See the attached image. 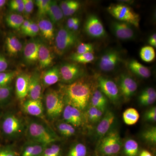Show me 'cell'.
<instances>
[{
	"instance_id": "1",
	"label": "cell",
	"mask_w": 156,
	"mask_h": 156,
	"mask_svg": "<svg viewBox=\"0 0 156 156\" xmlns=\"http://www.w3.org/2000/svg\"><path fill=\"white\" fill-rule=\"evenodd\" d=\"M91 84L87 80L81 78L74 83L63 85L60 88L65 104L84 110L87 108L91 95Z\"/></svg>"
},
{
	"instance_id": "2",
	"label": "cell",
	"mask_w": 156,
	"mask_h": 156,
	"mask_svg": "<svg viewBox=\"0 0 156 156\" xmlns=\"http://www.w3.org/2000/svg\"><path fill=\"white\" fill-rule=\"evenodd\" d=\"M25 131L28 140L48 145L59 140V136L45 123L30 120L27 124Z\"/></svg>"
},
{
	"instance_id": "3",
	"label": "cell",
	"mask_w": 156,
	"mask_h": 156,
	"mask_svg": "<svg viewBox=\"0 0 156 156\" xmlns=\"http://www.w3.org/2000/svg\"><path fill=\"white\" fill-rule=\"evenodd\" d=\"M0 128L4 136L10 139L20 137L26 130L22 119L11 112L3 115L0 122Z\"/></svg>"
},
{
	"instance_id": "4",
	"label": "cell",
	"mask_w": 156,
	"mask_h": 156,
	"mask_svg": "<svg viewBox=\"0 0 156 156\" xmlns=\"http://www.w3.org/2000/svg\"><path fill=\"white\" fill-rule=\"evenodd\" d=\"M122 146V140L119 132L113 130L101 138L96 151L99 156H114L119 152Z\"/></svg>"
},
{
	"instance_id": "5",
	"label": "cell",
	"mask_w": 156,
	"mask_h": 156,
	"mask_svg": "<svg viewBox=\"0 0 156 156\" xmlns=\"http://www.w3.org/2000/svg\"><path fill=\"white\" fill-rule=\"evenodd\" d=\"M107 11L118 21L127 23L138 28L140 16L131 7L123 4H112L107 8Z\"/></svg>"
},
{
	"instance_id": "6",
	"label": "cell",
	"mask_w": 156,
	"mask_h": 156,
	"mask_svg": "<svg viewBox=\"0 0 156 156\" xmlns=\"http://www.w3.org/2000/svg\"><path fill=\"white\" fill-rule=\"evenodd\" d=\"M44 100L46 112L49 119H55L62 114L65 104L59 91L49 89L45 94Z\"/></svg>"
},
{
	"instance_id": "7",
	"label": "cell",
	"mask_w": 156,
	"mask_h": 156,
	"mask_svg": "<svg viewBox=\"0 0 156 156\" xmlns=\"http://www.w3.org/2000/svg\"><path fill=\"white\" fill-rule=\"evenodd\" d=\"M78 41V36L74 32L64 27L60 28L54 38V51L58 55H63Z\"/></svg>"
},
{
	"instance_id": "8",
	"label": "cell",
	"mask_w": 156,
	"mask_h": 156,
	"mask_svg": "<svg viewBox=\"0 0 156 156\" xmlns=\"http://www.w3.org/2000/svg\"><path fill=\"white\" fill-rule=\"evenodd\" d=\"M60 80L65 84L74 83L82 78L84 75V69L74 63H63L59 68Z\"/></svg>"
},
{
	"instance_id": "9",
	"label": "cell",
	"mask_w": 156,
	"mask_h": 156,
	"mask_svg": "<svg viewBox=\"0 0 156 156\" xmlns=\"http://www.w3.org/2000/svg\"><path fill=\"white\" fill-rule=\"evenodd\" d=\"M84 29L86 34L92 38H102L106 35L102 22L94 14H91L87 17L84 25Z\"/></svg>"
},
{
	"instance_id": "10",
	"label": "cell",
	"mask_w": 156,
	"mask_h": 156,
	"mask_svg": "<svg viewBox=\"0 0 156 156\" xmlns=\"http://www.w3.org/2000/svg\"><path fill=\"white\" fill-rule=\"evenodd\" d=\"M121 61V56L116 50H109L104 53L99 58L98 66L104 72L112 71Z\"/></svg>"
},
{
	"instance_id": "11",
	"label": "cell",
	"mask_w": 156,
	"mask_h": 156,
	"mask_svg": "<svg viewBox=\"0 0 156 156\" xmlns=\"http://www.w3.org/2000/svg\"><path fill=\"white\" fill-rule=\"evenodd\" d=\"M98 83L100 90L112 102H116L119 99V90L113 81L105 77H98Z\"/></svg>"
},
{
	"instance_id": "12",
	"label": "cell",
	"mask_w": 156,
	"mask_h": 156,
	"mask_svg": "<svg viewBox=\"0 0 156 156\" xmlns=\"http://www.w3.org/2000/svg\"><path fill=\"white\" fill-rule=\"evenodd\" d=\"M111 29L116 37L124 41H131L135 37L133 26L122 21H115L112 22Z\"/></svg>"
},
{
	"instance_id": "13",
	"label": "cell",
	"mask_w": 156,
	"mask_h": 156,
	"mask_svg": "<svg viewBox=\"0 0 156 156\" xmlns=\"http://www.w3.org/2000/svg\"><path fill=\"white\" fill-rule=\"evenodd\" d=\"M119 83L122 95L126 100L130 99L137 89L136 81L128 74H122L120 76Z\"/></svg>"
},
{
	"instance_id": "14",
	"label": "cell",
	"mask_w": 156,
	"mask_h": 156,
	"mask_svg": "<svg viewBox=\"0 0 156 156\" xmlns=\"http://www.w3.org/2000/svg\"><path fill=\"white\" fill-rule=\"evenodd\" d=\"M64 122L70 124L74 127H79L83 122V116L81 111L69 105H66L62 112Z\"/></svg>"
},
{
	"instance_id": "15",
	"label": "cell",
	"mask_w": 156,
	"mask_h": 156,
	"mask_svg": "<svg viewBox=\"0 0 156 156\" xmlns=\"http://www.w3.org/2000/svg\"><path fill=\"white\" fill-rule=\"evenodd\" d=\"M43 87L40 74L35 72L30 75L27 96L28 99L42 101Z\"/></svg>"
},
{
	"instance_id": "16",
	"label": "cell",
	"mask_w": 156,
	"mask_h": 156,
	"mask_svg": "<svg viewBox=\"0 0 156 156\" xmlns=\"http://www.w3.org/2000/svg\"><path fill=\"white\" fill-rule=\"evenodd\" d=\"M30 77V75L25 73L19 74L16 77L15 93L17 99L22 103L28 95Z\"/></svg>"
},
{
	"instance_id": "17",
	"label": "cell",
	"mask_w": 156,
	"mask_h": 156,
	"mask_svg": "<svg viewBox=\"0 0 156 156\" xmlns=\"http://www.w3.org/2000/svg\"><path fill=\"white\" fill-rule=\"evenodd\" d=\"M23 111L28 115L45 120L44 108L42 101L28 99L22 102Z\"/></svg>"
},
{
	"instance_id": "18",
	"label": "cell",
	"mask_w": 156,
	"mask_h": 156,
	"mask_svg": "<svg viewBox=\"0 0 156 156\" xmlns=\"http://www.w3.org/2000/svg\"><path fill=\"white\" fill-rule=\"evenodd\" d=\"M115 120L114 114L110 111H107L96 128V134L98 138L100 139L108 133Z\"/></svg>"
},
{
	"instance_id": "19",
	"label": "cell",
	"mask_w": 156,
	"mask_h": 156,
	"mask_svg": "<svg viewBox=\"0 0 156 156\" xmlns=\"http://www.w3.org/2000/svg\"><path fill=\"white\" fill-rule=\"evenodd\" d=\"M40 76L42 85L45 88L52 86L60 80V72L58 66H54L46 70L40 74Z\"/></svg>"
},
{
	"instance_id": "20",
	"label": "cell",
	"mask_w": 156,
	"mask_h": 156,
	"mask_svg": "<svg viewBox=\"0 0 156 156\" xmlns=\"http://www.w3.org/2000/svg\"><path fill=\"white\" fill-rule=\"evenodd\" d=\"M54 56L50 48L43 43H39L38 60L41 69L50 66L53 63Z\"/></svg>"
},
{
	"instance_id": "21",
	"label": "cell",
	"mask_w": 156,
	"mask_h": 156,
	"mask_svg": "<svg viewBox=\"0 0 156 156\" xmlns=\"http://www.w3.org/2000/svg\"><path fill=\"white\" fill-rule=\"evenodd\" d=\"M46 145L28 140L23 145L20 156H41Z\"/></svg>"
},
{
	"instance_id": "22",
	"label": "cell",
	"mask_w": 156,
	"mask_h": 156,
	"mask_svg": "<svg viewBox=\"0 0 156 156\" xmlns=\"http://www.w3.org/2000/svg\"><path fill=\"white\" fill-rule=\"evenodd\" d=\"M39 43L36 41L28 42L23 48V57L28 63L32 64L38 60Z\"/></svg>"
},
{
	"instance_id": "23",
	"label": "cell",
	"mask_w": 156,
	"mask_h": 156,
	"mask_svg": "<svg viewBox=\"0 0 156 156\" xmlns=\"http://www.w3.org/2000/svg\"><path fill=\"white\" fill-rule=\"evenodd\" d=\"M37 24L43 37L50 43L54 41L55 34L53 23L49 20L43 18L39 20Z\"/></svg>"
},
{
	"instance_id": "24",
	"label": "cell",
	"mask_w": 156,
	"mask_h": 156,
	"mask_svg": "<svg viewBox=\"0 0 156 156\" xmlns=\"http://www.w3.org/2000/svg\"><path fill=\"white\" fill-rule=\"evenodd\" d=\"M5 47L7 52L11 56H15L21 52L23 48L22 43L17 37L11 35L5 40Z\"/></svg>"
},
{
	"instance_id": "25",
	"label": "cell",
	"mask_w": 156,
	"mask_h": 156,
	"mask_svg": "<svg viewBox=\"0 0 156 156\" xmlns=\"http://www.w3.org/2000/svg\"><path fill=\"white\" fill-rule=\"evenodd\" d=\"M128 67L131 72L140 77L147 79L151 75V70L148 68L144 66L135 59L129 62Z\"/></svg>"
},
{
	"instance_id": "26",
	"label": "cell",
	"mask_w": 156,
	"mask_h": 156,
	"mask_svg": "<svg viewBox=\"0 0 156 156\" xmlns=\"http://www.w3.org/2000/svg\"><path fill=\"white\" fill-rule=\"evenodd\" d=\"M49 20L53 24H57L63 19L64 14L56 1H51L47 13Z\"/></svg>"
},
{
	"instance_id": "27",
	"label": "cell",
	"mask_w": 156,
	"mask_h": 156,
	"mask_svg": "<svg viewBox=\"0 0 156 156\" xmlns=\"http://www.w3.org/2000/svg\"><path fill=\"white\" fill-rule=\"evenodd\" d=\"M24 20V17L20 14L11 13L6 16L5 21L7 25L11 28L20 29Z\"/></svg>"
},
{
	"instance_id": "28",
	"label": "cell",
	"mask_w": 156,
	"mask_h": 156,
	"mask_svg": "<svg viewBox=\"0 0 156 156\" xmlns=\"http://www.w3.org/2000/svg\"><path fill=\"white\" fill-rule=\"evenodd\" d=\"M140 118L138 111L134 108L127 109L123 112V119L124 122L128 126H132L136 124Z\"/></svg>"
},
{
	"instance_id": "29",
	"label": "cell",
	"mask_w": 156,
	"mask_h": 156,
	"mask_svg": "<svg viewBox=\"0 0 156 156\" xmlns=\"http://www.w3.org/2000/svg\"><path fill=\"white\" fill-rule=\"evenodd\" d=\"M124 153L126 156H136L139 151L138 144L134 139L126 140L124 146Z\"/></svg>"
},
{
	"instance_id": "30",
	"label": "cell",
	"mask_w": 156,
	"mask_h": 156,
	"mask_svg": "<svg viewBox=\"0 0 156 156\" xmlns=\"http://www.w3.org/2000/svg\"><path fill=\"white\" fill-rule=\"evenodd\" d=\"M19 74L17 71L0 73V87H9L11 82Z\"/></svg>"
},
{
	"instance_id": "31",
	"label": "cell",
	"mask_w": 156,
	"mask_h": 156,
	"mask_svg": "<svg viewBox=\"0 0 156 156\" xmlns=\"http://www.w3.org/2000/svg\"><path fill=\"white\" fill-rule=\"evenodd\" d=\"M140 56L143 61L146 62H151L156 57L154 49L151 46H144L140 49Z\"/></svg>"
},
{
	"instance_id": "32",
	"label": "cell",
	"mask_w": 156,
	"mask_h": 156,
	"mask_svg": "<svg viewBox=\"0 0 156 156\" xmlns=\"http://www.w3.org/2000/svg\"><path fill=\"white\" fill-rule=\"evenodd\" d=\"M56 128L58 132L62 136L69 137L75 134L76 130L74 127L66 122L58 123Z\"/></svg>"
},
{
	"instance_id": "33",
	"label": "cell",
	"mask_w": 156,
	"mask_h": 156,
	"mask_svg": "<svg viewBox=\"0 0 156 156\" xmlns=\"http://www.w3.org/2000/svg\"><path fill=\"white\" fill-rule=\"evenodd\" d=\"M70 58L73 61L78 63L86 64L94 61L95 57L92 53H83V54L74 53L72 55Z\"/></svg>"
},
{
	"instance_id": "34",
	"label": "cell",
	"mask_w": 156,
	"mask_h": 156,
	"mask_svg": "<svg viewBox=\"0 0 156 156\" xmlns=\"http://www.w3.org/2000/svg\"><path fill=\"white\" fill-rule=\"evenodd\" d=\"M87 148L86 146L82 143H76L73 145L67 154L66 156H86Z\"/></svg>"
},
{
	"instance_id": "35",
	"label": "cell",
	"mask_w": 156,
	"mask_h": 156,
	"mask_svg": "<svg viewBox=\"0 0 156 156\" xmlns=\"http://www.w3.org/2000/svg\"><path fill=\"white\" fill-rule=\"evenodd\" d=\"M61 154L60 147L52 143L46 145L41 156H61Z\"/></svg>"
},
{
	"instance_id": "36",
	"label": "cell",
	"mask_w": 156,
	"mask_h": 156,
	"mask_svg": "<svg viewBox=\"0 0 156 156\" xmlns=\"http://www.w3.org/2000/svg\"><path fill=\"white\" fill-rule=\"evenodd\" d=\"M13 88L11 86L0 87V104L9 102L12 96Z\"/></svg>"
},
{
	"instance_id": "37",
	"label": "cell",
	"mask_w": 156,
	"mask_h": 156,
	"mask_svg": "<svg viewBox=\"0 0 156 156\" xmlns=\"http://www.w3.org/2000/svg\"><path fill=\"white\" fill-rule=\"evenodd\" d=\"M51 2L50 0H37L35 1L40 16L42 17L47 14Z\"/></svg>"
},
{
	"instance_id": "38",
	"label": "cell",
	"mask_w": 156,
	"mask_h": 156,
	"mask_svg": "<svg viewBox=\"0 0 156 156\" xmlns=\"http://www.w3.org/2000/svg\"><path fill=\"white\" fill-rule=\"evenodd\" d=\"M142 136L144 140L147 142L155 144L156 142V128L153 127L147 129L144 131Z\"/></svg>"
},
{
	"instance_id": "39",
	"label": "cell",
	"mask_w": 156,
	"mask_h": 156,
	"mask_svg": "<svg viewBox=\"0 0 156 156\" xmlns=\"http://www.w3.org/2000/svg\"><path fill=\"white\" fill-rule=\"evenodd\" d=\"M0 156H19V154L12 146L0 147Z\"/></svg>"
},
{
	"instance_id": "40",
	"label": "cell",
	"mask_w": 156,
	"mask_h": 156,
	"mask_svg": "<svg viewBox=\"0 0 156 156\" xmlns=\"http://www.w3.org/2000/svg\"><path fill=\"white\" fill-rule=\"evenodd\" d=\"M94 50V47L90 43H81L78 45L76 48V54L92 53Z\"/></svg>"
},
{
	"instance_id": "41",
	"label": "cell",
	"mask_w": 156,
	"mask_h": 156,
	"mask_svg": "<svg viewBox=\"0 0 156 156\" xmlns=\"http://www.w3.org/2000/svg\"><path fill=\"white\" fill-rule=\"evenodd\" d=\"M39 28L37 23L32 21L30 25L24 34L26 35L29 37H35L39 33Z\"/></svg>"
},
{
	"instance_id": "42",
	"label": "cell",
	"mask_w": 156,
	"mask_h": 156,
	"mask_svg": "<svg viewBox=\"0 0 156 156\" xmlns=\"http://www.w3.org/2000/svg\"><path fill=\"white\" fill-rule=\"evenodd\" d=\"M24 3V11L23 13L26 16H29L34 9V2L32 0H23Z\"/></svg>"
},
{
	"instance_id": "43",
	"label": "cell",
	"mask_w": 156,
	"mask_h": 156,
	"mask_svg": "<svg viewBox=\"0 0 156 156\" xmlns=\"http://www.w3.org/2000/svg\"><path fill=\"white\" fill-rule=\"evenodd\" d=\"M144 118L147 121L154 122L156 121V107L151 108L146 112Z\"/></svg>"
},
{
	"instance_id": "44",
	"label": "cell",
	"mask_w": 156,
	"mask_h": 156,
	"mask_svg": "<svg viewBox=\"0 0 156 156\" xmlns=\"http://www.w3.org/2000/svg\"><path fill=\"white\" fill-rule=\"evenodd\" d=\"M92 95H93L95 98H97L98 100H99L101 103H103L104 105L107 106V104L108 103L107 98L100 90L96 89L93 92Z\"/></svg>"
},
{
	"instance_id": "45",
	"label": "cell",
	"mask_w": 156,
	"mask_h": 156,
	"mask_svg": "<svg viewBox=\"0 0 156 156\" xmlns=\"http://www.w3.org/2000/svg\"><path fill=\"white\" fill-rule=\"evenodd\" d=\"M90 101H91V105L92 106L98 109H100L104 112L106 108V105L101 103L99 100H98L97 98L92 95V97L90 98Z\"/></svg>"
},
{
	"instance_id": "46",
	"label": "cell",
	"mask_w": 156,
	"mask_h": 156,
	"mask_svg": "<svg viewBox=\"0 0 156 156\" xmlns=\"http://www.w3.org/2000/svg\"><path fill=\"white\" fill-rule=\"evenodd\" d=\"M156 97L155 90L152 87L146 88L140 93L139 97Z\"/></svg>"
},
{
	"instance_id": "47",
	"label": "cell",
	"mask_w": 156,
	"mask_h": 156,
	"mask_svg": "<svg viewBox=\"0 0 156 156\" xmlns=\"http://www.w3.org/2000/svg\"><path fill=\"white\" fill-rule=\"evenodd\" d=\"M138 99L139 103L141 105L147 106L152 105L155 102L156 97H139Z\"/></svg>"
},
{
	"instance_id": "48",
	"label": "cell",
	"mask_w": 156,
	"mask_h": 156,
	"mask_svg": "<svg viewBox=\"0 0 156 156\" xmlns=\"http://www.w3.org/2000/svg\"><path fill=\"white\" fill-rule=\"evenodd\" d=\"M80 3L77 1H75L74 4L70 7V8L63 14L64 16L68 17V16L73 15L78 11V9H80Z\"/></svg>"
},
{
	"instance_id": "49",
	"label": "cell",
	"mask_w": 156,
	"mask_h": 156,
	"mask_svg": "<svg viewBox=\"0 0 156 156\" xmlns=\"http://www.w3.org/2000/svg\"><path fill=\"white\" fill-rule=\"evenodd\" d=\"M97 110V108L92 106L88 109L87 111V117L89 122H94Z\"/></svg>"
},
{
	"instance_id": "50",
	"label": "cell",
	"mask_w": 156,
	"mask_h": 156,
	"mask_svg": "<svg viewBox=\"0 0 156 156\" xmlns=\"http://www.w3.org/2000/svg\"><path fill=\"white\" fill-rule=\"evenodd\" d=\"M75 2V1H71V0L65 1L61 2L59 5V7L63 14L70 8V7L74 4Z\"/></svg>"
},
{
	"instance_id": "51",
	"label": "cell",
	"mask_w": 156,
	"mask_h": 156,
	"mask_svg": "<svg viewBox=\"0 0 156 156\" xmlns=\"http://www.w3.org/2000/svg\"><path fill=\"white\" fill-rule=\"evenodd\" d=\"M9 66L8 60L3 55L0 54V73L6 71Z\"/></svg>"
},
{
	"instance_id": "52",
	"label": "cell",
	"mask_w": 156,
	"mask_h": 156,
	"mask_svg": "<svg viewBox=\"0 0 156 156\" xmlns=\"http://www.w3.org/2000/svg\"><path fill=\"white\" fill-rule=\"evenodd\" d=\"M79 21H80V19L77 17H71L67 20L66 23V26H67L66 28L72 30L74 26Z\"/></svg>"
},
{
	"instance_id": "53",
	"label": "cell",
	"mask_w": 156,
	"mask_h": 156,
	"mask_svg": "<svg viewBox=\"0 0 156 156\" xmlns=\"http://www.w3.org/2000/svg\"><path fill=\"white\" fill-rule=\"evenodd\" d=\"M31 22L32 21L29 20H24V21L22 25L20 27V29L21 30L22 33L24 34L25 33Z\"/></svg>"
},
{
	"instance_id": "54",
	"label": "cell",
	"mask_w": 156,
	"mask_h": 156,
	"mask_svg": "<svg viewBox=\"0 0 156 156\" xmlns=\"http://www.w3.org/2000/svg\"><path fill=\"white\" fill-rule=\"evenodd\" d=\"M23 0H12L11 1L9 2V7L10 9H11L14 7H17V6L21 5L23 3Z\"/></svg>"
},
{
	"instance_id": "55",
	"label": "cell",
	"mask_w": 156,
	"mask_h": 156,
	"mask_svg": "<svg viewBox=\"0 0 156 156\" xmlns=\"http://www.w3.org/2000/svg\"><path fill=\"white\" fill-rule=\"evenodd\" d=\"M148 43L153 48H156V34H153L150 37L148 40Z\"/></svg>"
},
{
	"instance_id": "56",
	"label": "cell",
	"mask_w": 156,
	"mask_h": 156,
	"mask_svg": "<svg viewBox=\"0 0 156 156\" xmlns=\"http://www.w3.org/2000/svg\"><path fill=\"white\" fill-rule=\"evenodd\" d=\"M104 112L101 110L100 109H98L97 113H96V116H95V121L94 122H100V120L102 118V115H103Z\"/></svg>"
},
{
	"instance_id": "57",
	"label": "cell",
	"mask_w": 156,
	"mask_h": 156,
	"mask_svg": "<svg viewBox=\"0 0 156 156\" xmlns=\"http://www.w3.org/2000/svg\"><path fill=\"white\" fill-rule=\"evenodd\" d=\"M140 156H152L151 154L148 151L146 150H144L141 152Z\"/></svg>"
},
{
	"instance_id": "58",
	"label": "cell",
	"mask_w": 156,
	"mask_h": 156,
	"mask_svg": "<svg viewBox=\"0 0 156 156\" xmlns=\"http://www.w3.org/2000/svg\"><path fill=\"white\" fill-rule=\"evenodd\" d=\"M80 21H78V22H77L76 23L75 25L73 27L72 30V31L75 32L77 30L79 27H80Z\"/></svg>"
},
{
	"instance_id": "59",
	"label": "cell",
	"mask_w": 156,
	"mask_h": 156,
	"mask_svg": "<svg viewBox=\"0 0 156 156\" xmlns=\"http://www.w3.org/2000/svg\"><path fill=\"white\" fill-rule=\"evenodd\" d=\"M7 2L5 0H0V10L5 7Z\"/></svg>"
}]
</instances>
